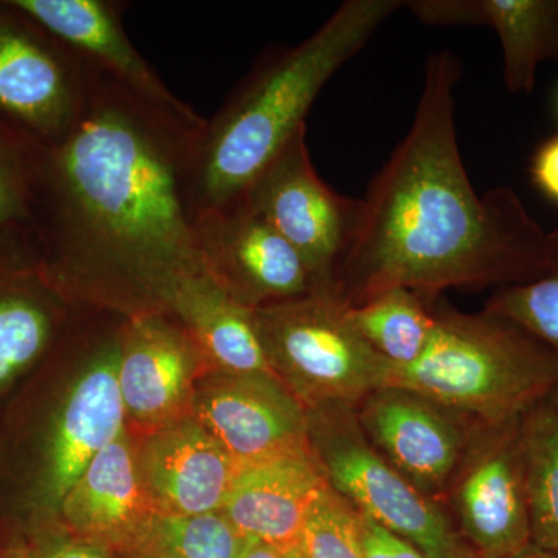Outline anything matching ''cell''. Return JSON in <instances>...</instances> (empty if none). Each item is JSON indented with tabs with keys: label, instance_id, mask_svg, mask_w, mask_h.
I'll return each mask as SVG.
<instances>
[{
	"label": "cell",
	"instance_id": "6da1fadb",
	"mask_svg": "<svg viewBox=\"0 0 558 558\" xmlns=\"http://www.w3.org/2000/svg\"><path fill=\"white\" fill-rule=\"evenodd\" d=\"M83 106L46 146L39 270L62 293L132 318L207 274L193 201L201 116L159 108L87 61Z\"/></svg>",
	"mask_w": 558,
	"mask_h": 558
},
{
	"label": "cell",
	"instance_id": "7a4b0ae2",
	"mask_svg": "<svg viewBox=\"0 0 558 558\" xmlns=\"http://www.w3.org/2000/svg\"><path fill=\"white\" fill-rule=\"evenodd\" d=\"M459 78L449 51L428 57L413 124L362 199L337 275L349 306L392 288L436 300L444 289H501L542 274L548 231L515 191L480 196L465 172L454 126Z\"/></svg>",
	"mask_w": 558,
	"mask_h": 558
},
{
	"label": "cell",
	"instance_id": "3957f363",
	"mask_svg": "<svg viewBox=\"0 0 558 558\" xmlns=\"http://www.w3.org/2000/svg\"><path fill=\"white\" fill-rule=\"evenodd\" d=\"M402 5L400 0H348L310 38L253 68L197 138L191 183L196 216L244 196L306 128L304 119L326 83Z\"/></svg>",
	"mask_w": 558,
	"mask_h": 558
},
{
	"label": "cell",
	"instance_id": "277c9868",
	"mask_svg": "<svg viewBox=\"0 0 558 558\" xmlns=\"http://www.w3.org/2000/svg\"><path fill=\"white\" fill-rule=\"evenodd\" d=\"M422 357L389 371L387 387L411 389L472 421L523 416L558 388V355L517 323L483 311L435 307Z\"/></svg>",
	"mask_w": 558,
	"mask_h": 558
},
{
	"label": "cell",
	"instance_id": "5b68a950",
	"mask_svg": "<svg viewBox=\"0 0 558 558\" xmlns=\"http://www.w3.org/2000/svg\"><path fill=\"white\" fill-rule=\"evenodd\" d=\"M271 373L306 407H355L387 387L391 365L363 340L336 286L253 310Z\"/></svg>",
	"mask_w": 558,
	"mask_h": 558
},
{
	"label": "cell",
	"instance_id": "8992f818",
	"mask_svg": "<svg viewBox=\"0 0 558 558\" xmlns=\"http://www.w3.org/2000/svg\"><path fill=\"white\" fill-rule=\"evenodd\" d=\"M310 440L330 487L425 558H478L444 505L425 495L371 446L352 407L310 411Z\"/></svg>",
	"mask_w": 558,
	"mask_h": 558
},
{
	"label": "cell",
	"instance_id": "52a82bcc",
	"mask_svg": "<svg viewBox=\"0 0 558 558\" xmlns=\"http://www.w3.org/2000/svg\"><path fill=\"white\" fill-rule=\"evenodd\" d=\"M242 197L299 253L314 288L336 286L357 236L362 199L323 182L312 165L306 128L289 140Z\"/></svg>",
	"mask_w": 558,
	"mask_h": 558
},
{
	"label": "cell",
	"instance_id": "ba28073f",
	"mask_svg": "<svg viewBox=\"0 0 558 558\" xmlns=\"http://www.w3.org/2000/svg\"><path fill=\"white\" fill-rule=\"evenodd\" d=\"M521 417L472 421L447 490L453 524L478 558H513L532 546Z\"/></svg>",
	"mask_w": 558,
	"mask_h": 558
},
{
	"label": "cell",
	"instance_id": "9c48e42d",
	"mask_svg": "<svg viewBox=\"0 0 558 558\" xmlns=\"http://www.w3.org/2000/svg\"><path fill=\"white\" fill-rule=\"evenodd\" d=\"M86 86L81 54L10 2L0 3V119L54 145L75 123Z\"/></svg>",
	"mask_w": 558,
	"mask_h": 558
},
{
	"label": "cell",
	"instance_id": "30bf717a",
	"mask_svg": "<svg viewBox=\"0 0 558 558\" xmlns=\"http://www.w3.org/2000/svg\"><path fill=\"white\" fill-rule=\"evenodd\" d=\"M193 416L238 468L312 450L310 411L275 374L208 369L197 380Z\"/></svg>",
	"mask_w": 558,
	"mask_h": 558
},
{
	"label": "cell",
	"instance_id": "8fae6325",
	"mask_svg": "<svg viewBox=\"0 0 558 558\" xmlns=\"http://www.w3.org/2000/svg\"><path fill=\"white\" fill-rule=\"evenodd\" d=\"M196 231L208 274L250 310L314 289L299 253L244 197L197 213Z\"/></svg>",
	"mask_w": 558,
	"mask_h": 558
},
{
	"label": "cell",
	"instance_id": "7c38bea8",
	"mask_svg": "<svg viewBox=\"0 0 558 558\" xmlns=\"http://www.w3.org/2000/svg\"><path fill=\"white\" fill-rule=\"evenodd\" d=\"M366 439L425 495L446 499L468 449L472 418L411 389L384 387L355 407Z\"/></svg>",
	"mask_w": 558,
	"mask_h": 558
},
{
	"label": "cell",
	"instance_id": "4fadbf2b",
	"mask_svg": "<svg viewBox=\"0 0 558 558\" xmlns=\"http://www.w3.org/2000/svg\"><path fill=\"white\" fill-rule=\"evenodd\" d=\"M208 369L199 348L170 312L124 322L119 387L126 417L145 433L193 414L197 380Z\"/></svg>",
	"mask_w": 558,
	"mask_h": 558
},
{
	"label": "cell",
	"instance_id": "5bb4252c",
	"mask_svg": "<svg viewBox=\"0 0 558 558\" xmlns=\"http://www.w3.org/2000/svg\"><path fill=\"white\" fill-rule=\"evenodd\" d=\"M124 322L101 341L81 371L51 428L43 476V497L50 509L60 508L62 498L87 465L126 429V410L119 387Z\"/></svg>",
	"mask_w": 558,
	"mask_h": 558
},
{
	"label": "cell",
	"instance_id": "9a60e30c",
	"mask_svg": "<svg viewBox=\"0 0 558 558\" xmlns=\"http://www.w3.org/2000/svg\"><path fill=\"white\" fill-rule=\"evenodd\" d=\"M140 480L157 515L220 512L238 465L193 414L135 444Z\"/></svg>",
	"mask_w": 558,
	"mask_h": 558
},
{
	"label": "cell",
	"instance_id": "2e32d148",
	"mask_svg": "<svg viewBox=\"0 0 558 558\" xmlns=\"http://www.w3.org/2000/svg\"><path fill=\"white\" fill-rule=\"evenodd\" d=\"M10 5L138 97L172 112L197 116L190 105L168 89L128 38L121 20L123 3L110 0H11Z\"/></svg>",
	"mask_w": 558,
	"mask_h": 558
},
{
	"label": "cell",
	"instance_id": "e0dca14e",
	"mask_svg": "<svg viewBox=\"0 0 558 558\" xmlns=\"http://www.w3.org/2000/svg\"><path fill=\"white\" fill-rule=\"evenodd\" d=\"M328 486L314 451L238 468L220 512L242 538L299 549L307 513Z\"/></svg>",
	"mask_w": 558,
	"mask_h": 558
},
{
	"label": "cell",
	"instance_id": "ac0fdd59",
	"mask_svg": "<svg viewBox=\"0 0 558 558\" xmlns=\"http://www.w3.org/2000/svg\"><path fill=\"white\" fill-rule=\"evenodd\" d=\"M72 534L128 553L157 515L140 480L135 442L128 428L109 444L60 502Z\"/></svg>",
	"mask_w": 558,
	"mask_h": 558
},
{
	"label": "cell",
	"instance_id": "d6986e66",
	"mask_svg": "<svg viewBox=\"0 0 558 558\" xmlns=\"http://www.w3.org/2000/svg\"><path fill=\"white\" fill-rule=\"evenodd\" d=\"M407 5L427 25L494 28L512 94H532L542 62L558 64V0H413Z\"/></svg>",
	"mask_w": 558,
	"mask_h": 558
},
{
	"label": "cell",
	"instance_id": "ffe728a7",
	"mask_svg": "<svg viewBox=\"0 0 558 558\" xmlns=\"http://www.w3.org/2000/svg\"><path fill=\"white\" fill-rule=\"evenodd\" d=\"M165 312L182 323L209 369L274 374L260 343L253 310L234 300L208 271L175 286Z\"/></svg>",
	"mask_w": 558,
	"mask_h": 558
},
{
	"label": "cell",
	"instance_id": "44dd1931",
	"mask_svg": "<svg viewBox=\"0 0 558 558\" xmlns=\"http://www.w3.org/2000/svg\"><path fill=\"white\" fill-rule=\"evenodd\" d=\"M46 145L0 119V266L39 269L40 199Z\"/></svg>",
	"mask_w": 558,
	"mask_h": 558
},
{
	"label": "cell",
	"instance_id": "7402d4cb",
	"mask_svg": "<svg viewBox=\"0 0 558 558\" xmlns=\"http://www.w3.org/2000/svg\"><path fill=\"white\" fill-rule=\"evenodd\" d=\"M349 318L392 368H407L422 357L432 339L435 300L405 288L381 290L349 306Z\"/></svg>",
	"mask_w": 558,
	"mask_h": 558
},
{
	"label": "cell",
	"instance_id": "603a6c76",
	"mask_svg": "<svg viewBox=\"0 0 558 558\" xmlns=\"http://www.w3.org/2000/svg\"><path fill=\"white\" fill-rule=\"evenodd\" d=\"M532 545L558 553V388L521 417Z\"/></svg>",
	"mask_w": 558,
	"mask_h": 558
},
{
	"label": "cell",
	"instance_id": "cb8c5ba5",
	"mask_svg": "<svg viewBox=\"0 0 558 558\" xmlns=\"http://www.w3.org/2000/svg\"><path fill=\"white\" fill-rule=\"evenodd\" d=\"M241 542L222 512L156 515L128 554L131 558H236Z\"/></svg>",
	"mask_w": 558,
	"mask_h": 558
},
{
	"label": "cell",
	"instance_id": "d4e9b609",
	"mask_svg": "<svg viewBox=\"0 0 558 558\" xmlns=\"http://www.w3.org/2000/svg\"><path fill=\"white\" fill-rule=\"evenodd\" d=\"M54 314L47 301L25 289L0 290V389L49 347Z\"/></svg>",
	"mask_w": 558,
	"mask_h": 558
},
{
	"label": "cell",
	"instance_id": "484cf974",
	"mask_svg": "<svg viewBox=\"0 0 558 558\" xmlns=\"http://www.w3.org/2000/svg\"><path fill=\"white\" fill-rule=\"evenodd\" d=\"M484 311L517 323L558 355V229L548 231L542 274L495 290Z\"/></svg>",
	"mask_w": 558,
	"mask_h": 558
},
{
	"label": "cell",
	"instance_id": "4316f807",
	"mask_svg": "<svg viewBox=\"0 0 558 558\" xmlns=\"http://www.w3.org/2000/svg\"><path fill=\"white\" fill-rule=\"evenodd\" d=\"M300 549L306 558H363L360 512L329 484L307 513Z\"/></svg>",
	"mask_w": 558,
	"mask_h": 558
},
{
	"label": "cell",
	"instance_id": "83f0119b",
	"mask_svg": "<svg viewBox=\"0 0 558 558\" xmlns=\"http://www.w3.org/2000/svg\"><path fill=\"white\" fill-rule=\"evenodd\" d=\"M363 558H425L413 545L360 513Z\"/></svg>",
	"mask_w": 558,
	"mask_h": 558
},
{
	"label": "cell",
	"instance_id": "f1b7e54d",
	"mask_svg": "<svg viewBox=\"0 0 558 558\" xmlns=\"http://www.w3.org/2000/svg\"><path fill=\"white\" fill-rule=\"evenodd\" d=\"M32 558H112V549L65 531L40 539Z\"/></svg>",
	"mask_w": 558,
	"mask_h": 558
},
{
	"label": "cell",
	"instance_id": "f546056e",
	"mask_svg": "<svg viewBox=\"0 0 558 558\" xmlns=\"http://www.w3.org/2000/svg\"><path fill=\"white\" fill-rule=\"evenodd\" d=\"M532 175L535 183L546 194L558 202V135L546 142L532 161Z\"/></svg>",
	"mask_w": 558,
	"mask_h": 558
},
{
	"label": "cell",
	"instance_id": "4dcf8cb0",
	"mask_svg": "<svg viewBox=\"0 0 558 558\" xmlns=\"http://www.w3.org/2000/svg\"><path fill=\"white\" fill-rule=\"evenodd\" d=\"M236 558H289V553L259 542V539L242 538Z\"/></svg>",
	"mask_w": 558,
	"mask_h": 558
},
{
	"label": "cell",
	"instance_id": "1f68e13d",
	"mask_svg": "<svg viewBox=\"0 0 558 558\" xmlns=\"http://www.w3.org/2000/svg\"><path fill=\"white\" fill-rule=\"evenodd\" d=\"M513 558H558V553L553 550L539 549L537 546L532 545L531 548L524 550L523 554Z\"/></svg>",
	"mask_w": 558,
	"mask_h": 558
},
{
	"label": "cell",
	"instance_id": "d6a6232c",
	"mask_svg": "<svg viewBox=\"0 0 558 558\" xmlns=\"http://www.w3.org/2000/svg\"><path fill=\"white\" fill-rule=\"evenodd\" d=\"M7 558H32V554H28L27 550H11Z\"/></svg>",
	"mask_w": 558,
	"mask_h": 558
},
{
	"label": "cell",
	"instance_id": "836d02e7",
	"mask_svg": "<svg viewBox=\"0 0 558 558\" xmlns=\"http://www.w3.org/2000/svg\"><path fill=\"white\" fill-rule=\"evenodd\" d=\"M289 558H306L303 556V553H301V549H293L289 553Z\"/></svg>",
	"mask_w": 558,
	"mask_h": 558
}]
</instances>
